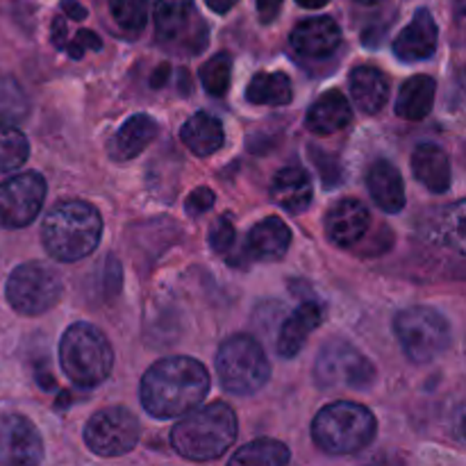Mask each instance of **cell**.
<instances>
[{
    "label": "cell",
    "instance_id": "836d02e7",
    "mask_svg": "<svg viewBox=\"0 0 466 466\" xmlns=\"http://www.w3.org/2000/svg\"><path fill=\"white\" fill-rule=\"evenodd\" d=\"M85 48L103 50V39H100L94 30H80L71 44L64 46V50H66L73 59H80L82 55H85Z\"/></svg>",
    "mask_w": 466,
    "mask_h": 466
},
{
    "label": "cell",
    "instance_id": "7402d4cb",
    "mask_svg": "<svg viewBox=\"0 0 466 466\" xmlns=\"http://www.w3.org/2000/svg\"><path fill=\"white\" fill-rule=\"evenodd\" d=\"M412 173L428 191L446 194L451 189V159L437 144H419L412 150Z\"/></svg>",
    "mask_w": 466,
    "mask_h": 466
},
{
    "label": "cell",
    "instance_id": "3957f363",
    "mask_svg": "<svg viewBox=\"0 0 466 466\" xmlns=\"http://www.w3.org/2000/svg\"><path fill=\"white\" fill-rule=\"evenodd\" d=\"M237 440V414L223 400L189 410L171 431V444L180 458L209 462L232 449Z\"/></svg>",
    "mask_w": 466,
    "mask_h": 466
},
{
    "label": "cell",
    "instance_id": "9c48e42d",
    "mask_svg": "<svg viewBox=\"0 0 466 466\" xmlns=\"http://www.w3.org/2000/svg\"><path fill=\"white\" fill-rule=\"evenodd\" d=\"M314 378L321 390L364 391L376 382V369L355 346L344 339H330L319 350Z\"/></svg>",
    "mask_w": 466,
    "mask_h": 466
},
{
    "label": "cell",
    "instance_id": "8fae6325",
    "mask_svg": "<svg viewBox=\"0 0 466 466\" xmlns=\"http://www.w3.org/2000/svg\"><path fill=\"white\" fill-rule=\"evenodd\" d=\"M139 419L127 408L98 410L85 426V444L100 458H121L139 444Z\"/></svg>",
    "mask_w": 466,
    "mask_h": 466
},
{
    "label": "cell",
    "instance_id": "30bf717a",
    "mask_svg": "<svg viewBox=\"0 0 466 466\" xmlns=\"http://www.w3.org/2000/svg\"><path fill=\"white\" fill-rule=\"evenodd\" d=\"M155 36L168 50L198 55L208 46L209 35L194 0H157Z\"/></svg>",
    "mask_w": 466,
    "mask_h": 466
},
{
    "label": "cell",
    "instance_id": "44dd1931",
    "mask_svg": "<svg viewBox=\"0 0 466 466\" xmlns=\"http://www.w3.org/2000/svg\"><path fill=\"white\" fill-rule=\"evenodd\" d=\"M157 132L159 126L153 116H148V114H135L114 135L112 144H109V153H112V157L116 162H127V159L139 157L157 139Z\"/></svg>",
    "mask_w": 466,
    "mask_h": 466
},
{
    "label": "cell",
    "instance_id": "ba28073f",
    "mask_svg": "<svg viewBox=\"0 0 466 466\" xmlns=\"http://www.w3.org/2000/svg\"><path fill=\"white\" fill-rule=\"evenodd\" d=\"M62 291V276L53 267H46L41 262H27L14 268L5 296L14 312L23 314V317H39L59 303Z\"/></svg>",
    "mask_w": 466,
    "mask_h": 466
},
{
    "label": "cell",
    "instance_id": "ab89813d",
    "mask_svg": "<svg viewBox=\"0 0 466 466\" xmlns=\"http://www.w3.org/2000/svg\"><path fill=\"white\" fill-rule=\"evenodd\" d=\"M205 3H208V7L212 9V12L226 14V12H230V9L239 3V0H205Z\"/></svg>",
    "mask_w": 466,
    "mask_h": 466
},
{
    "label": "cell",
    "instance_id": "2e32d148",
    "mask_svg": "<svg viewBox=\"0 0 466 466\" xmlns=\"http://www.w3.org/2000/svg\"><path fill=\"white\" fill-rule=\"evenodd\" d=\"M291 48L309 59L330 57L341 44V30L332 16H312L291 30Z\"/></svg>",
    "mask_w": 466,
    "mask_h": 466
},
{
    "label": "cell",
    "instance_id": "f546056e",
    "mask_svg": "<svg viewBox=\"0 0 466 466\" xmlns=\"http://www.w3.org/2000/svg\"><path fill=\"white\" fill-rule=\"evenodd\" d=\"M198 76L208 94L223 96L228 91V86H230L232 57L228 53H217L212 59H208V62L200 66Z\"/></svg>",
    "mask_w": 466,
    "mask_h": 466
},
{
    "label": "cell",
    "instance_id": "f35d334b",
    "mask_svg": "<svg viewBox=\"0 0 466 466\" xmlns=\"http://www.w3.org/2000/svg\"><path fill=\"white\" fill-rule=\"evenodd\" d=\"M168 76H171V66H168V64H159L157 71H155L153 77H150V85H153L155 89H157V86H164L167 85Z\"/></svg>",
    "mask_w": 466,
    "mask_h": 466
},
{
    "label": "cell",
    "instance_id": "603a6c76",
    "mask_svg": "<svg viewBox=\"0 0 466 466\" xmlns=\"http://www.w3.org/2000/svg\"><path fill=\"white\" fill-rule=\"evenodd\" d=\"M312 180L300 167H287L278 171L271 182V198L278 208L300 214L312 205Z\"/></svg>",
    "mask_w": 466,
    "mask_h": 466
},
{
    "label": "cell",
    "instance_id": "277c9868",
    "mask_svg": "<svg viewBox=\"0 0 466 466\" xmlns=\"http://www.w3.org/2000/svg\"><path fill=\"white\" fill-rule=\"evenodd\" d=\"M378 431L373 412L353 400H335L319 410L312 421V440L328 455H353L367 449Z\"/></svg>",
    "mask_w": 466,
    "mask_h": 466
},
{
    "label": "cell",
    "instance_id": "484cf974",
    "mask_svg": "<svg viewBox=\"0 0 466 466\" xmlns=\"http://www.w3.org/2000/svg\"><path fill=\"white\" fill-rule=\"evenodd\" d=\"M435 80L431 76H414L405 80L396 98V114L408 121H423L435 105Z\"/></svg>",
    "mask_w": 466,
    "mask_h": 466
},
{
    "label": "cell",
    "instance_id": "9a60e30c",
    "mask_svg": "<svg viewBox=\"0 0 466 466\" xmlns=\"http://www.w3.org/2000/svg\"><path fill=\"white\" fill-rule=\"evenodd\" d=\"M371 214L362 200L344 198L332 205L326 214V235L337 248H350L369 230Z\"/></svg>",
    "mask_w": 466,
    "mask_h": 466
},
{
    "label": "cell",
    "instance_id": "4dcf8cb0",
    "mask_svg": "<svg viewBox=\"0 0 466 466\" xmlns=\"http://www.w3.org/2000/svg\"><path fill=\"white\" fill-rule=\"evenodd\" d=\"M109 12L121 30L137 35L148 21V0H109Z\"/></svg>",
    "mask_w": 466,
    "mask_h": 466
},
{
    "label": "cell",
    "instance_id": "60d3db41",
    "mask_svg": "<svg viewBox=\"0 0 466 466\" xmlns=\"http://www.w3.org/2000/svg\"><path fill=\"white\" fill-rule=\"evenodd\" d=\"M296 3L305 9H321V7H326L330 0H296Z\"/></svg>",
    "mask_w": 466,
    "mask_h": 466
},
{
    "label": "cell",
    "instance_id": "8992f818",
    "mask_svg": "<svg viewBox=\"0 0 466 466\" xmlns=\"http://www.w3.org/2000/svg\"><path fill=\"white\" fill-rule=\"evenodd\" d=\"M217 373L223 390L237 396H250L268 382L271 364L258 339L250 335H235L218 349Z\"/></svg>",
    "mask_w": 466,
    "mask_h": 466
},
{
    "label": "cell",
    "instance_id": "7a4b0ae2",
    "mask_svg": "<svg viewBox=\"0 0 466 466\" xmlns=\"http://www.w3.org/2000/svg\"><path fill=\"white\" fill-rule=\"evenodd\" d=\"M103 237V218L91 203L64 200L44 218L41 241L48 255L57 262H77L98 248Z\"/></svg>",
    "mask_w": 466,
    "mask_h": 466
},
{
    "label": "cell",
    "instance_id": "52a82bcc",
    "mask_svg": "<svg viewBox=\"0 0 466 466\" xmlns=\"http://www.w3.org/2000/svg\"><path fill=\"white\" fill-rule=\"evenodd\" d=\"M394 332L403 353L414 364H431L451 344V326L446 317L426 305H414L396 314Z\"/></svg>",
    "mask_w": 466,
    "mask_h": 466
},
{
    "label": "cell",
    "instance_id": "e0dca14e",
    "mask_svg": "<svg viewBox=\"0 0 466 466\" xmlns=\"http://www.w3.org/2000/svg\"><path fill=\"white\" fill-rule=\"evenodd\" d=\"M437 39H440V30H437L435 16L431 14V9L421 7L396 36L394 55L400 62L431 59L437 50Z\"/></svg>",
    "mask_w": 466,
    "mask_h": 466
},
{
    "label": "cell",
    "instance_id": "4316f807",
    "mask_svg": "<svg viewBox=\"0 0 466 466\" xmlns=\"http://www.w3.org/2000/svg\"><path fill=\"white\" fill-rule=\"evenodd\" d=\"M294 98L287 73H258L246 89V100L253 105H289Z\"/></svg>",
    "mask_w": 466,
    "mask_h": 466
},
{
    "label": "cell",
    "instance_id": "6da1fadb",
    "mask_svg": "<svg viewBox=\"0 0 466 466\" xmlns=\"http://www.w3.org/2000/svg\"><path fill=\"white\" fill-rule=\"evenodd\" d=\"M209 391V373L198 360L176 355L155 362L141 378L139 396L155 419H176L198 408Z\"/></svg>",
    "mask_w": 466,
    "mask_h": 466
},
{
    "label": "cell",
    "instance_id": "ffe728a7",
    "mask_svg": "<svg viewBox=\"0 0 466 466\" xmlns=\"http://www.w3.org/2000/svg\"><path fill=\"white\" fill-rule=\"evenodd\" d=\"M353 121V109L341 91L330 89L319 96L308 109L305 126L314 135H335Z\"/></svg>",
    "mask_w": 466,
    "mask_h": 466
},
{
    "label": "cell",
    "instance_id": "5bb4252c",
    "mask_svg": "<svg viewBox=\"0 0 466 466\" xmlns=\"http://www.w3.org/2000/svg\"><path fill=\"white\" fill-rule=\"evenodd\" d=\"M326 319V305L317 299L300 300L299 308L282 321L280 335H278V355L294 360L303 350L308 337L317 330Z\"/></svg>",
    "mask_w": 466,
    "mask_h": 466
},
{
    "label": "cell",
    "instance_id": "b9f144b4",
    "mask_svg": "<svg viewBox=\"0 0 466 466\" xmlns=\"http://www.w3.org/2000/svg\"><path fill=\"white\" fill-rule=\"evenodd\" d=\"M360 5H378V3H382V0H358Z\"/></svg>",
    "mask_w": 466,
    "mask_h": 466
},
{
    "label": "cell",
    "instance_id": "1f68e13d",
    "mask_svg": "<svg viewBox=\"0 0 466 466\" xmlns=\"http://www.w3.org/2000/svg\"><path fill=\"white\" fill-rule=\"evenodd\" d=\"M27 98L14 77H0V123H16L25 118Z\"/></svg>",
    "mask_w": 466,
    "mask_h": 466
},
{
    "label": "cell",
    "instance_id": "d6986e66",
    "mask_svg": "<svg viewBox=\"0 0 466 466\" xmlns=\"http://www.w3.org/2000/svg\"><path fill=\"white\" fill-rule=\"evenodd\" d=\"M367 187L373 203L387 214H396L405 208V185L400 171L387 159H376L369 167Z\"/></svg>",
    "mask_w": 466,
    "mask_h": 466
},
{
    "label": "cell",
    "instance_id": "ac0fdd59",
    "mask_svg": "<svg viewBox=\"0 0 466 466\" xmlns=\"http://www.w3.org/2000/svg\"><path fill=\"white\" fill-rule=\"evenodd\" d=\"M291 230L282 218L268 217L259 221L246 237V255L255 262H278L287 255Z\"/></svg>",
    "mask_w": 466,
    "mask_h": 466
},
{
    "label": "cell",
    "instance_id": "83f0119b",
    "mask_svg": "<svg viewBox=\"0 0 466 466\" xmlns=\"http://www.w3.org/2000/svg\"><path fill=\"white\" fill-rule=\"evenodd\" d=\"M291 460L289 449L282 441L259 437V440L248 441L244 449L232 453L230 464H246V466H282Z\"/></svg>",
    "mask_w": 466,
    "mask_h": 466
},
{
    "label": "cell",
    "instance_id": "74e56055",
    "mask_svg": "<svg viewBox=\"0 0 466 466\" xmlns=\"http://www.w3.org/2000/svg\"><path fill=\"white\" fill-rule=\"evenodd\" d=\"M62 9L66 12L68 18H73V21H82V18H86V9L82 7L77 0H62Z\"/></svg>",
    "mask_w": 466,
    "mask_h": 466
},
{
    "label": "cell",
    "instance_id": "cb8c5ba5",
    "mask_svg": "<svg viewBox=\"0 0 466 466\" xmlns=\"http://www.w3.org/2000/svg\"><path fill=\"white\" fill-rule=\"evenodd\" d=\"M349 86L353 100L364 114H378L390 100V80L380 68L369 66V64L355 66L350 71Z\"/></svg>",
    "mask_w": 466,
    "mask_h": 466
},
{
    "label": "cell",
    "instance_id": "d4e9b609",
    "mask_svg": "<svg viewBox=\"0 0 466 466\" xmlns=\"http://www.w3.org/2000/svg\"><path fill=\"white\" fill-rule=\"evenodd\" d=\"M180 137L187 148L198 157H209V155L218 153L226 144V130H223L221 121L208 112L194 114L182 126Z\"/></svg>",
    "mask_w": 466,
    "mask_h": 466
},
{
    "label": "cell",
    "instance_id": "4fadbf2b",
    "mask_svg": "<svg viewBox=\"0 0 466 466\" xmlns=\"http://www.w3.org/2000/svg\"><path fill=\"white\" fill-rule=\"evenodd\" d=\"M44 460V441L30 419L21 414L0 417V464L32 466Z\"/></svg>",
    "mask_w": 466,
    "mask_h": 466
},
{
    "label": "cell",
    "instance_id": "d6a6232c",
    "mask_svg": "<svg viewBox=\"0 0 466 466\" xmlns=\"http://www.w3.org/2000/svg\"><path fill=\"white\" fill-rule=\"evenodd\" d=\"M235 244V226L228 217L217 218V223L212 226V232H209V246H212L217 253H228Z\"/></svg>",
    "mask_w": 466,
    "mask_h": 466
},
{
    "label": "cell",
    "instance_id": "8d00e7d4",
    "mask_svg": "<svg viewBox=\"0 0 466 466\" xmlns=\"http://www.w3.org/2000/svg\"><path fill=\"white\" fill-rule=\"evenodd\" d=\"M66 21H64L62 16L55 18L53 21V32H50V39H53V44L57 46V48H64L66 46Z\"/></svg>",
    "mask_w": 466,
    "mask_h": 466
},
{
    "label": "cell",
    "instance_id": "d590c367",
    "mask_svg": "<svg viewBox=\"0 0 466 466\" xmlns=\"http://www.w3.org/2000/svg\"><path fill=\"white\" fill-rule=\"evenodd\" d=\"M282 9V0H258V14L262 23L276 21Z\"/></svg>",
    "mask_w": 466,
    "mask_h": 466
},
{
    "label": "cell",
    "instance_id": "7c38bea8",
    "mask_svg": "<svg viewBox=\"0 0 466 466\" xmlns=\"http://www.w3.org/2000/svg\"><path fill=\"white\" fill-rule=\"evenodd\" d=\"M46 200V180L41 173L27 171L7 177L0 185V228L18 230L39 217Z\"/></svg>",
    "mask_w": 466,
    "mask_h": 466
},
{
    "label": "cell",
    "instance_id": "5b68a950",
    "mask_svg": "<svg viewBox=\"0 0 466 466\" xmlns=\"http://www.w3.org/2000/svg\"><path fill=\"white\" fill-rule=\"evenodd\" d=\"M59 362L68 380L77 387H98L114 367V350L107 337L91 323H73L59 341Z\"/></svg>",
    "mask_w": 466,
    "mask_h": 466
},
{
    "label": "cell",
    "instance_id": "e575fe53",
    "mask_svg": "<svg viewBox=\"0 0 466 466\" xmlns=\"http://www.w3.org/2000/svg\"><path fill=\"white\" fill-rule=\"evenodd\" d=\"M214 200H217V196H214L212 189L198 187V189L191 191L189 198L185 200V212L189 214V217H200V214H205L208 209H212Z\"/></svg>",
    "mask_w": 466,
    "mask_h": 466
},
{
    "label": "cell",
    "instance_id": "f1b7e54d",
    "mask_svg": "<svg viewBox=\"0 0 466 466\" xmlns=\"http://www.w3.org/2000/svg\"><path fill=\"white\" fill-rule=\"evenodd\" d=\"M30 155V144L25 135L12 126L0 123V173H12L25 164Z\"/></svg>",
    "mask_w": 466,
    "mask_h": 466
}]
</instances>
